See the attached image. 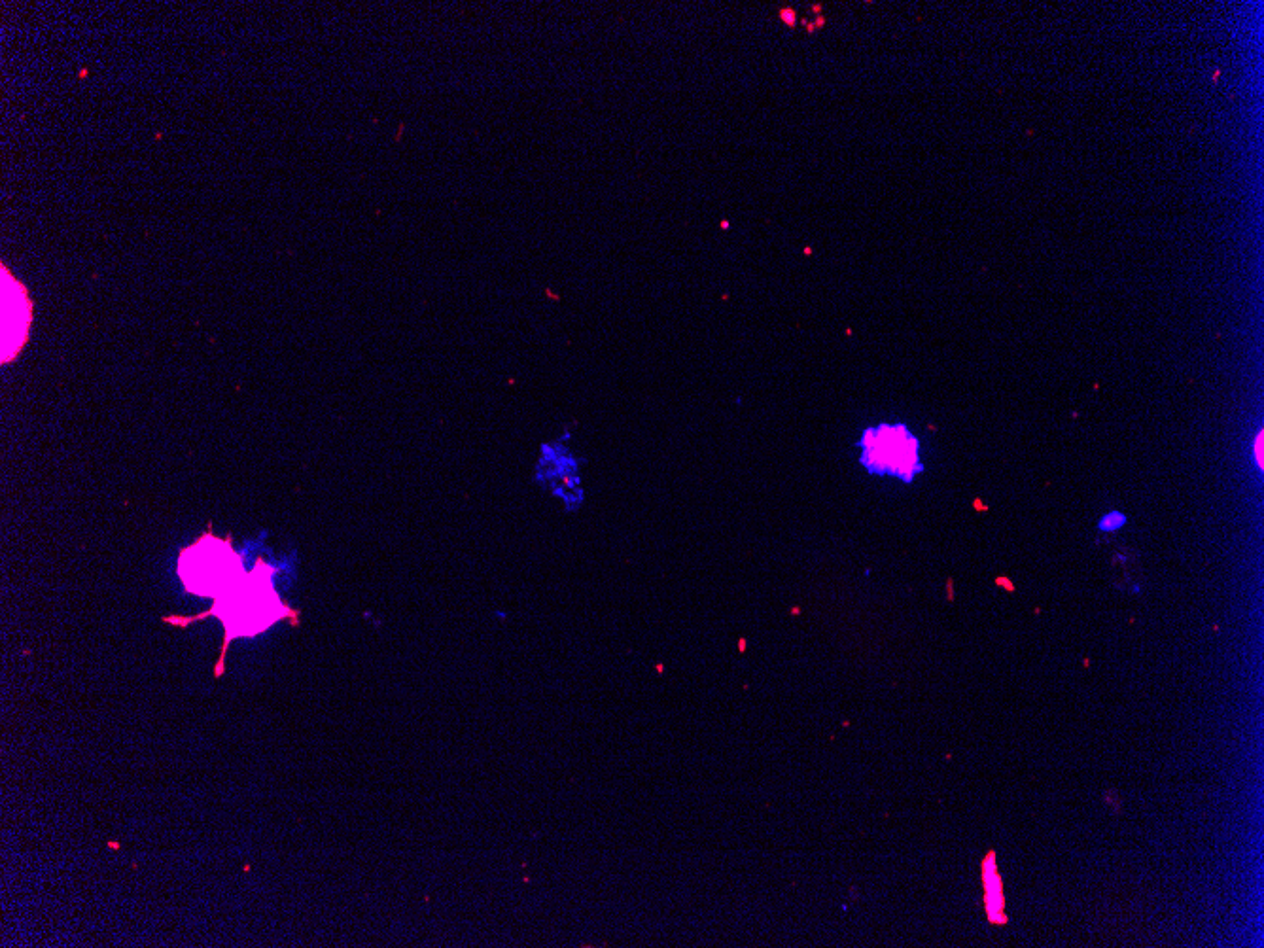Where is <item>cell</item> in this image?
I'll use <instances>...</instances> for the list:
<instances>
[{
	"label": "cell",
	"instance_id": "8",
	"mask_svg": "<svg viewBox=\"0 0 1264 948\" xmlns=\"http://www.w3.org/2000/svg\"><path fill=\"white\" fill-rule=\"evenodd\" d=\"M1263 439H1264L1263 428H1259V430H1257V434H1255V439L1251 441V458H1253V462H1255V466H1257V472H1259V474H1263V470H1264V441Z\"/></svg>",
	"mask_w": 1264,
	"mask_h": 948
},
{
	"label": "cell",
	"instance_id": "11",
	"mask_svg": "<svg viewBox=\"0 0 1264 948\" xmlns=\"http://www.w3.org/2000/svg\"><path fill=\"white\" fill-rule=\"evenodd\" d=\"M1115 559H1117V561H1119V562H1123V564H1124V562H1128V559H1126V557H1124V555H1119V553H1117V557H1115Z\"/></svg>",
	"mask_w": 1264,
	"mask_h": 948
},
{
	"label": "cell",
	"instance_id": "9",
	"mask_svg": "<svg viewBox=\"0 0 1264 948\" xmlns=\"http://www.w3.org/2000/svg\"><path fill=\"white\" fill-rule=\"evenodd\" d=\"M780 16H782V19H784L790 27L795 25V12H793V10H782V12H780Z\"/></svg>",
	"mask_w": 1264,
	"mask_h": 948
},
{
	"label": "cell",
	"instance_id": "1",
	"mask_svg": "<svg viewBox=\"0 0 1264 948\" xmlns=\"http://www.w3.org/2000/svg\"><path fill=\"white\" fill-rule=\"evenodd\" d=\"M275 572V566H271L264 557H258L254 570L248 572L235 587H231L228 593L216 598L207 612L188 617L167 615L163 617V623L186 629L205 617H218L224 627V644L214 667V678H222V674L226 672V655L235 638L258 636L284 619H290V625L298 627L299 612L282 602L273 583Z\"/></svg>",
	"mask_w": 1264,
	"mask_h": 948
},
{
	"label": "cell",
	"instance_id": "6",
	"mask_svg": "<svg viewBox=\"0 0 1264 948\" xmlns=\"http://www.w3.org/2000/svg\"><path fill=\"white\" fill-rule=\"evenodd\" d=\"M983 888L984 909H986L990 924H998V926L1007 924L1003 880L998 873V863H996L994 852H988V856L983 861Z\"/></svg>",
	"mask_w": 1264,
	"mask_h": 948
},
{
	"label": "cell",
	"instance_id": "10",
	"mask_svg": "<svg viewBox=\"0 0 1264 948\" xmlns=\"http://www.w3.org/2000/svg\"><path fill=\"white\" fill-rule=\"evenodd\" d=\"M1132 593H1134V595H1140V593H1142V585H1132Z\"/></svg>",
	"mask_w": 1264,
	"mask_h": 948
},
{
	"label": "cell",
	"instance_id": "3",
	"mask_svg": "<svg viewBox=\"0 0 1264 948\" xmlns=\"http://www.w3.org/2000/svg\"><path fill=\"white\" fill-rule=\"evenodd\" d=\"M176 572L190 595L212 600L228 593L248 574L243 557L233 549L231 534L216 538L211 525L197 542L180 551Z\"/></svg>",
	"mask_w": 1264,
	"mask_h": 948
},
{
	"label": "cell",
	"instance_id": "5",
	"mask_svg": "<svg viewBox=\"0 0 1264 948\" xmlns=\"http://www.w3.org/2000/svg\"><path fill=\"white\" fill-rule=\"evenodd\" d=\"M12 292L2 281V362H10L18 356L33 320V303L27 290L14 277H10Z\"/></svg>",
	"mask_w": 1264,
	"mask_h": 948
},
{
	"label": "cell",
	"instance_id": "4",
	"mask_svg": "<svg viewBox=\"0 0 1264 948\" xmlns=\"http://www.w3.org/2000/svg\"><path fill=\"white\" fill-rule=\"evenodd\" d=\"M544 483L561 500L568 510H576L585 502V489L581 477L580 458L562 443L544 447V462H540Z\"/></svg>",
	"mask_w": 1264,
	"mask_h": 948
},
{
	"label": "cell",
	"instance_id": "7",
	"mask_svg": "<svg viewBox=\"0 0 1264 948\" xmlns=\"http://www.w3.org/2000/svg\"><path fill=\"white\" fill-rule=\"evenodd\" d=\"M1128 523V517L1121 510L1107 511L1106 515H1102L1098 519V530L1102 534H1115L1119 530H1123Z\"/></svg>",
	"mask_w": 1264,
	"mask_h": 948
},
{
	"label": "cell",
	"instance_id": "2",
	"mask_svg": "<svg viewBox=\"0 0 1264 948\" xmlns=\"http://www.w3.org/2000/svg\"><path fill=\"white\" fill-rule=\"evenodd\" d=\"M858 464L871 477L914 485L926 474L922 441L907 422H878L863 428L854 445Z\"/></svg>",
	"mask_w": 1264,
	"mask_h": 948
}]
</instances>
